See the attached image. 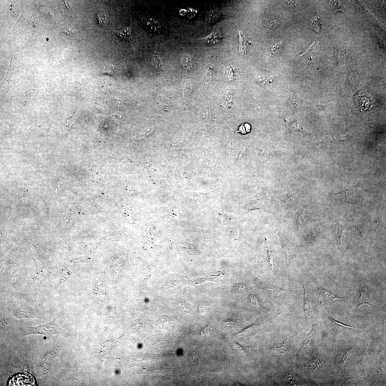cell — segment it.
<instances>
[{"mask_svg": "<svg viewBox=\"0 0 386 386\" xmlns=\"http://www.w3.org/2000/svg\"><path fill=\"white\" fill-rule=\"evenodd\" d=\"M64 331V330L60 328L57 318L44 325L34 327L25 326L21 329V334L23 336L32 334L48 336L56 334H63Z\"/></svg>", "mask_w": 386, "mask_h": 386, "instance_id": "cell-1", "label": "cell"}, {"mask_svg": "<svg viewBox=\"0 0 386 386\" xmlns=\"http://www.w3.org/2000/svg\"><path fill=\"white\" fill-rule=\"evenodd\" d=\"M278 236L282 248L285 255L286 264L289 266L292 260L296 257L295 244L290 238L280 231L275 232Z\"/></svg>", "mask_w": 386, "mask_h": 386, "instance_id": "cell-2", "label": "cell"}, {"mask_svg": "<svg viewBox=\"0 0 386 386\" xmlns=\"http://www.w3.org/2000/svg\"><path fill=\"white\" fill-rule=\"evenodd\" d=\"M305 188H299L293 192L287 194L277 196V198L281 201L286 210L293 209L298 205L299 201L303 196Z\"/></svg>", "mask_w": 386, "mask_h": 386, "instance_id": "cell-3", "label": "cell"}, {"mask_svg": "<svg viewBox=\"0 0 386 386\" xmlns=\"http://www.w3.org/2000/svg\"><path fill=\"white\" fill-rule=\"evenodd\" d=\"M257 287L263 291L269 298L275 303L277 300L279 295L282 292L289 291L282 289L277 286L258 281Z\"/></svg>", "mask_w": 386, "mask_h": 386, "instance_id": "cell-4", "label": "cell"}, {"mask_svg": "<svg viewBox=\"0 0 386 386\" xmlns=\"http://www.w3.org/2000/svg\"><path fill=\"white\" fill-rule=\"evenodd\" d=\"M342 202L350 203H359L360 200L359 192L356 189V186L338 193L332 194Z\"/></svg>", "mask_w": 386, "mask_h": 386, "instance_id": "cell-5", "label": "cell"}, {"mask_svg": "<svg viewBox=\"0 0 386 386\" xmlns=\"http://www.w3.org/2000/svg\"><path fill=\"white\" fill-rule=\"evenodd\" d=\"M258 330L257 325L253 324L246 327L237 334V336L243 341L248 342L256 334Z\"/></svg>", "mask_w": 386, "mask_h": 386, "instance_id": "cell-6", "label": "cell"}, {"mask_svg": "<svg viewBox=\"0 0 386 386\" xmlns=\"http://www.w3.org/2000/svg\"><path fill=\"white\" fill-rule=\"evenodd\" d=\"M222 37L220 33L218 31L214 32L209 35L202 40L204 44L207 45H213L218 44L222 40Z\"/></svg>", "mask_w": 386, "mask_h": 386, "instance_id": "cell-7", "label": "cell"}, {"mask_svg": "<svg viewBox=\"0 0 386 386\" xmlns=\"http://www.w3.org/2000/svg\"><path fill=\"white\" fill-rule=\"evenodd\" d=\"M291 347L289 343L287 342L277 343L273 346L270 349L273 352L280 354H284L289 351Z\"/></svg>", "mask_w": 386, "mask_h": 386, "instance_id": "cell-8", "label": "cell"}, {"mask_svg": "<svg viewBox=\"0 0 386 386\" xmlns=\"http://www.w3.org/2000/svg\"><path fill=\"white\" fill-rule=\"evenodd\" d=\"M349 53V50L348 48L345 45H342L338 47L337 49L336 52V57L340 61H344Z\"/></svg>", "mask_w": 386, "mask_h": 386, "instance_id": "cell-9", "label": "cell"}, {"mask_svg": "<svg viewBox=\"0 0 386 386\" xmlns=\"http://www.w3.org/2000/svg\"><path fill=\"white\" fill-rule=\"evenodd\" d=\"M355 100L358 104L359 107L361 109L367 110L371 106V103L369 99L367 97L364 96H360L359 94L355 97Z\"/></svg>", "mask_w": 386, "mask_h": 386, "instance_id": "cell-10", "label": "cell"}, {"mask_svg": "<svg viewBox=\"0 0 386 386\" xmlns=\"http://www.w3.org/2000/svg\"><path fill=\"white\" fill-rule=\"evenodd\" d=\"M361 296L358 302L357 305V308H358L360 306L363 305H367L370 307V305L368 303L369 295L367 293V291H366L365 288H361Z\"/></svg>", "mask_w": 386, "mask_h": 386, "instance_id": "cell-11", "label": "cell"}, {"mask_svg": "<svg viewBox=\"0 0 386 386\" xmlns=\"http://www.w3.org/2000/svg\"><path fill=\"white\" fill-rule=\"evenodd\" d=\"M97 18L100 25L105 26L108 24L109 19V15L106 11H101L97 13Z\"/></svg>", "mask_w": 386, "mask_h": 386, "instance_id": "cell-12", "label": "cell"}, {"mask_svg": "<svg viewBox=\"0 0 386 386\" xmlns=\"http://www.w3.org/2000/svg\"><path fill=\"white\" fill-rule=\"evenodd\" d=\"M335 238L336 241L339 244L341 243V241L343 236L344 230V226L338 223L336 224Z\"/></svg>", "mask_w": 386, "mask_h": 386, "instance_id": "cell-13", "label": "cell"}, {"mask_svg": "<svg viewBox=\"0 0 386 386\" xmlns=\"http://www.w3.org/2000/svg\"><path fill=\"white\" fill-rule=\"evenodd\" d=\"M117 33V36L125 40H128L131 38V28L127 27L119 31L115 32Z\"/></svg>", "mask_w": 386, "mask_h": 386, "instance_id": "cell-14", "label": "cell"}, {"mask_svg": "<svg viewBox=\"0 0 386 386\" xmlns=\"http://www.w3.org/2000/svg\"><path fill=\"white\" fill-rule=\"evenodd\" d=\"M182 62L184 68L188 71L191 70L192 68V60L190 56L185 55L182 57Z\"/></svg>", "mask_w": 386, "mask_h": 386, "instance_id": "cell-15", "label": "cell"}, {"mask_svg": "<svg viewBox=\"0 0 386 386\" xmlns=\"http://www.w3.org/2000/svg\"><path fill=\"white\" fill-rule=\"evenodd\" d=\"M310 25L312 29L316 32H319L322 27V24L319 19L318 17H314L310 21Z\"/></svg>", "mask_w": 386, "mask_h": 386, "instance_id": "cell-16", "label": "cell"}, {"mask_svg": "<svg viewBox=\"0 0 386 386\" xmlns=\"http://www.w3.org/2000/svg\"><path fill=\"white\" fill-rule=\"evenodd\" d=\"M283 50V44L282 42L278 44L273 45L270 47V52L272 55L274 56L280 53Z\"/></svg>", "mask_w": 386, "mask_h": 386, "instance_id": "cell-17", "label": "cell"}, {"mask_svg": "<svg viewBox=\"0 0 386 386\" xmlns=\"http://www.w3.org/2000/svg\"><path fill=\"white\" fill-rule=\"evenodd\" d=\"M153 64L156 69L159 71L162 70V64L160 56L158 54L153 55Z\"/></svg>", "mask_w": 386, "mask_h": 386, "instance_id": "cell-18", "label": "cell"}, {"mask_svg": "<svg viewBox=\"0 0 386 386\" xmlns=\"http://www.w3.org/2000/svg\"><path fill=\"white\" fill-rule=\"evenodd\" d=\"M320 48L319 44L318 42L314 43L306 53L308 56L314 55L319 51Z\"/></svg>", "mask_w": 386, "mask_h": 386, "instance_id": "cell-19", "label": "cell"}, {"mask_svg": "<svg viewBox=\"0 0 386 386\" xmlns=\"http://www.w3.org/2000/svg\"><path fill=\"white\" fill-rule=\"evenodd\" d=\"M266 26L271 29H275L280 25V21L275 19H270L265 21Z\"/></svg>", "mask_w": 386, "mask_h": 386, "instance_id": "cell-20", "label": "cell"}, {"mask_svg": "<svg viewBox=\"0 0 386 386\" xmlns=\"http://www.w3.org/2000/svg\"><path fill=\"white\" fill-rule=\"evenodd\" d=\"M220 16V13L217 10H212L209 14L208 21L209 23H213L218 20Z\"/></svg>", "mask_w": 386, "mask_h": 386, "instance_id": "cell-21", "label": "cell"}, {"mask_svg": "<svg viewBox=\"0 0 386 386\" xmlns=\"http://www.w3.org/2000/svg\"><path fill=\"white\" fill-rule=\"evenodd\" d=\"M239 40L240 43V51L241 53L244 55L246 53V40L245 39L244 37L241 32H239Z\"/></svg>", "mask_w": 386, "mask_h": 386, "instance_id": "cell-22", "label": "cell"}, {"mask_svg": "<svg viewBox=\"0 0 386 386\" xmlns=\"http://www.w3.org/2000/svg\"><path fill=\"white\" fill-rule=\"evenodd\" d=\"M295 224L296 226L297 230L299 231V228L300 227L302 219V212L300 210H298L295 213Z\"/></svg>", "mask_w": 386, "mask_h": 386, "instance_id": "cell-23", "label": "cell"}, {"mask_svg": "<svg viewBox=\"0 0 386 386\" xmlns=\"http://www.w3.org/2000/svg\"><path fill=\"white\" fill-rule=\"evenodd\" d=\"M149 29L154 32H159L161 29V26L157 21H149L148 22Z\"/></svg>", "mask_w": 386, "mask_h": 386, "instance_id": "cell-24", "label": "cell"}, {"mask_svg": "<svg viewBox=\"0 0 386 386\" xmlns=\"http://www.w3.org/2000/svg\"><path fill=\"white\" fill-rule=\"evenodd\" d=\"M233 343L234 346L237 349V350L240 351L241 353H243V354L245 355H249V349L247 347L241 345L236 342H233Z\"/></svg>", "mask_w": 386, "mask_h": 386, "instance_id": "cell-25", "label": "cell"}, {"mask_svg": "<svg viewBox=\"0 0 386 386\" xmlns=\"http://www.w3.org/2000/svg\"><path fill=\"white\" fill-rule=\"evenodd\" d=\"M103 73L109 75H114L116 73V71L111 66L106 65L103 69Z\"/></svg>", "mask_w": 386, "mask_h": 386, "instance_id": "cell-26", "label": "cell"}, {"mask_svg": "<svg viewBox=\"0 0 386 386\" xmlns=\"http://www.w3.org/2000/svg\"><path fill=\"white\" fill-rule=\"evenodd\" d=\"M311 367L314 369H321L323 367V364L318 359L312 360L311 361Z\"/></svg>", "mask_w": 386, "mask_h": 386, "instance_id": "cell-27", "label": "cell"}, {"mask_svg": "<svg viewBox=\"0 0 386 386\" xmlns=\"http://www.w3.org/2000/svg\"><path fill=\"white\" fill-rule=\"evenodd\" d=\"M330 5L331 7L336 10H339L341 8L342 2L339 1H330Z\"/></svg>", "mask_w": 386, "mask_h": 386, "instance_id": "cell-28", "label": "cell"}, {"mask_svg": "<svg viewBox=\"0 0 386 386\" xmlns=\"http://www.w3.org/2000/svg\"><path fill=\"white\" fill-rule=\"evenodd\" d=\"M224 323L226 327L231 329L235 327L237 324V322L235 321V320H233L226 321Z\"/></svg>", "mask_w": 386, "mask_h": 386, "instance_id": "cell-29", "label": "cell"}, {"mask_svg": "<svg viewBox=\"0 0 386 386\" xmlns=\"http://www.w3.org/2000/svg\"><path fill=\"white\" fill-rule=\"evenodd\" d=\"M226 73L227 77L229 78V79H234L235 77V72L233 69L231 68H227L226 70L225 71Z\"/></svg>", "mask_w": 386, "mask_h": 386, "instance_id": "cell-30", "label": "cell"}, {"mask_svg": "<svg viewBox=\"0 0 386 386\" xmlns=\"http://www.w3.org/2000/svg\"><path fill=\"white\" fill-rule=\"evenodd\" d=\"M282 2L284 6L287 9H292L294 8L295 4V2L292 1H283Z\"/></svg>", "mask_w": 386, "mask_h": 386, "instance_id": "cell-31", "label": "cell"}, {"mask_svg": "<svg viewBox=\"0 0 386 386\" xmlns=\"http://www.w3.org/2000/svg\"><path fill=\"white\" fill-rule=\"evenodd\" d=\"M235 287L236 291L239 293H244L246 291V288L244 285L239 284L236 285Z\"/></svg>", "mask_w": 386, "mask_h": 386, "instance_id": "cell-32", "label": "cell"}, {"mask_svg": "<svg viewBox=\"0 0 386 386\" xmlns=\"http://www.w3.org/2000/svg\"><path fill=\"white\" fill-rule=\"evenodd\" d=\"M271 81V79L268 78L261 77L258 79V82L261 86L265 85L268 82L270 83Z\"/></svg>", "mask_w": 386, "mask_h": 386, "instance_id": "cell-33", "label": "cell"}, {"mask_svg": "<svg viewBox=\"0 0 386 386\" xmlns=\"http://www.w3.org/2000/svg\"><path fill=\"white\" fill-rule=\"evenodd\" d=\"M191 92V88L189 84H186L184 88L183 95L186 97L189 96Z\"/></svg>", "mask_w": 386, "mask_h": 386, "instance_id": "cell-34", "label": "cell"}, {"mask_svg": "<svg viewBox=\"0 0 386 386\" xmlns=\"http://www.w3.org/2000/svg\"><path fill=\"white\" fill-rule=\"evenodd\" d=\"M212 71H213V70H212V67H209V69H208L207 77H206V81L208 82V83L210 82V80H211L212 79Z\"/></svg>", "mask_w": 386, "mask_h": 386, "instance_id": "cell-35", "label": "cell"}, {"mask_svg": "<svg viewBox=\"0 0 386 386\" xmlns=\"http://www.w3.org/2000/svg\"><path fill=\"white\" fill-rule=\"evenodd\" d=\"M250 302L255 307L258 306V303L255 297L253 295L250 296Z\"/></svg>", "mask_w": 386, "mask_h": 386, "instance_id": "cell-36", "label": "cell"}, {"mask_svg": "<svg viewBox=\"0 0 386 386\" xmlns=\"http://www.w3.org/2000/svg\"><path fill=\"white\" fill-rule=\"evenodd\" d=\"M64 33L65 34H67V35H71L73 33V32L72 30L68 29V28L64 30Z\"/></svg>", "mask_w": 386, "mask_h": 386, "instance_id": "cell-37", "label": "cell"}, {"mask_svg": "<svg viewBox=\"0 0 386 386\" xmlns=\"http://www.w3.org/2000/svg\"><path fill=\"white\" fill-rule=\"evenodd\" d=\"M206 309H206V307L205 306L203 305L200 307V310L201 313H205V312L206 311Z\"/></svg>", "mask_w": 386, "mask_h": 386, "instance_id": "cell-38", "label": "cell"}]
</instances>
